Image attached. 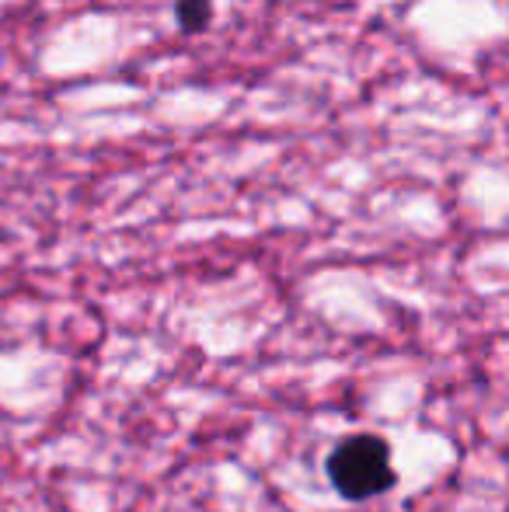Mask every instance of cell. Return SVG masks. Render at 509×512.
<instances>
[{
    "label": "cell",
    "instance_id": "6da1fadb",
    "mask_svg": "<svg viewBox=\"0 0 509 512\" xmlns=\"http://www.w3.org/2000/svg\"><path fill=\"white\" fill-rule=\"evenodd\" d=\"M325 471L346 502H367L394 485L391 446L374 432H356L328 453Z\"/></svg>",
    "mask_w": 509,
    "mask_h": 512
},
{
    "label": "cell",
    "instance_id": "7a4b0ae2",
    "mask_svg": "<svg viewBox=\"0 0 509 512\" xmlns=\"http://www.w3.org/2000/svg\"><path fill=\"white\" fill-rule=\"evenodd\" d=\"M175 14L182 32H206L213 25V0H175Z\"/></svg>",
    "mask_w": 509,
    "mask_h": 512
}]
</instances>
